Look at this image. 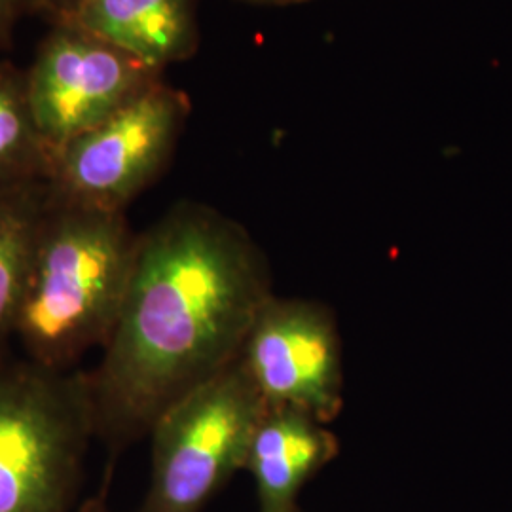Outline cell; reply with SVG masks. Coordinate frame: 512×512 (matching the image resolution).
<instances>
[{
  "label": "cell",
  "mask_w": 512,
  "mask_h": 512,
  "mask_svg": "<svg viewBox=\"0 0 512 512\" xmlns=\"http://www.w3.org/2000/svg\"><path fill=\"white\" fill-rule=\"evenodd\" d=\"M275 2H277V0H275Z\"/></svg>",
  "instance_id": "15"
},
{
  "label": "cell",
  "mask_w": 512,
  "mask_h": 512,
  "mask_svg": "<svg viewBox=\"0 0 512 512\" xmlns=\"http://www.w3.org/2000/svg\"><path fill=\"white\" fill-rule=\"evenodd\" d=\"M148 73L101 38L65 25L46 42L25 86L40 139L55 156L145 92Z\"/></svg>",
  "instance_id": "7"
},
{
  "label": "cell",
  "mask_w": 512,
  "mask_h": 512,
  "mask_svg": "<svg viewBox=\"0 0 512 512\" xmlns=\"http://www.w3.org/2000/svg\"><path fill=\"white\" fill-rule=\"evenodd\" d=\"M338 456L340 439L329 423L294 408H266L243 467L255 484L256 512H302V490Z\"/></svg>",
  "instance_id": "8"
},
{
  "label": "cell",
  "mask_w": 512,
  "mask_h": 512,
  "mask_svg": "<svg viewBox=\"0 0 512 512\" xmlns=\"http://www.w3.org/2000/svg\"><path fill=\"white\" fill-rule=\"evenodd\" d=\"M95 440L88 372L0 357V512H71Z\"/></svg>",
  "instance_id": "3"
},
{
  "label": "cell",
  "mask_w": 512,
  "mask_h": 512,
  "mask_svg": "<svg viewBox=\"0 0 512 512\" xmlns=\"http://www.w3.org/2000/svg\"><path fill=\"white\" fill-rule=\"evenodd\" d=\"M54 154L38 135L27 88L0 73V190L50 183Z\"/></svg>",
  "instance_id": "11"
},
{
  "label": "cell",
  "mask_w": 512,
  "mask_h": 512,
  "mask_svg": "<svg viewBox=\"0 0 512 512\" xmlns=\"http://www.w3.org/2000/svg\"><path fill=\"white\" fill-rule=\"evenodd\" d=\"M179 124V99L148 86L55 154L52 192L65 202L122 211L164 167Z\"/></svg>",
  "instance_id": "6"
},
{
  "label": "cell",
  "mask_w": 512,
  "mask_h": 512,
  "mask_svg": "<svg viewBox=\"0 0 512 512\" xmlns=\"http://www.w3.org/2000/svg\"><path fill=\"white\" fill-rule=\"evenodd\" d=\"M114 465L107 467V475L103 476V482L95 494L82 499L71 512H110L109 507V488L110 478H112Z\"/></svg>",
  "instance_id": "12"
},
{
  "label": "cell",
  "mask_w": 512,
  "mask_h": 512,
  "mask_svg": "<svg viewBox=\"0 0 512 512\" xmlns=\"http://www.w3.org/2000/svg\"><path fill=\"white\" fill-rule=\"evenodd\" d=\"M50 200V183L0 190V357L10 355L19 302Z\"/></svg>",
  "instance_id": "10"
},
{
  "label": "cell",
  "mask_w": 512,
  "mask_h": 512,
  "mask_svg": "<svg viewBox=\"0 0 512 512\" xmlns=\"http://www.w3.org/2000/svg\"><path fill=\"white\" fill-rule=\"evenodd\" d=\"M137 239L122 211L50 200L19 302L14 342L21 355L54 370H76L103 348L122 308Z\"/></svg>",
  "instance_id": "2"
},
{
  "label": "cell",
  "mask_w": 512,
  "mask_h": 512,
  "mask_svg": "<svg viewBox=\"0 0 512 512\" xmlns=\"http://www.w3.org/2000/svg\"><path fill=\"white\" fill-rule=\"evenodd\" d=\"M16 2H18V0H0V25L12 14Z\"/></svg>",
  "instance_id": "13"
},
{
  "label": "cell",
  "mask_w": 512,
  "mask_h": 512,
  "mask_svg": "<svg viewBox=\"0 0 512 512\" xmlns=\"http://www.w3.org/2000/svg\"><path fill=\"white\" fill-rule=\"evenodd\" d=\"M272 294L268 258L209 207L183 203L139 236L122 308L88 372L109 465L169 406L238 361Z\"/></svg>",
  "instance_id": "1"
},
{
  "label": "cell",
  "mask_w": 512,
  "mask_h": 512,
  "mask_svg": "<svg viewBox=\"0 0 512 512\" xmlns=\"http://www.w3.org/2000/svg\"><path fill=\"white\" fill-rule=\"evenodd\" d=\"M264 412L266 404L239 359L169 406L148 433L150 478L133 512H203L243 471Z\"/></svg>",
  "instance_id": "4"
},
{
  "label": "cell",
  "mask_w": 512,
  "mask_h": 512,
  "mask_svg": "<svg viewBox=\"0 0 512 512\" xmlns=\"http://www.w3.org/2000/svg\"><path fill=\"white\" fill-rule=\"evenodd\" d=\"M239 361L266 408H294L332 423L344 408V348L327 304L275 293L258 311Z\"/></svg>",
  "instance_id": "5"
},
{
  "label": "cell",
  "mask_w": 512,
  "mask_h": 512,
  "mask_svg": "<svg viewBox=\"0 0 512 512\" xmlns=\"http://www.w3.org/2000/svg\"><path fill=\"white\" fill-rule=\"evenodd\" d=\"M69 18L150 71L181 59L194 44L190 0H78Z\"/></svg>",
  "instance_id": "9"
},
{
  "label": "cell",
  "mask_w": 512,
  "mask_h": 512,
  "mask_svg": "<svg viewBox=\"0 0 512 512\" xmlns=\"http://www.w3.org/2000/svg\"><path fill=\"white\" fill-rule=\"evenodd\" d=\"M50 2H52L54 6H57V8H61L63 14L71 16V12H73L74 6H76L78 0H50Z\"/></svg>",
  "instance_id": "14"
}]
</instances>
